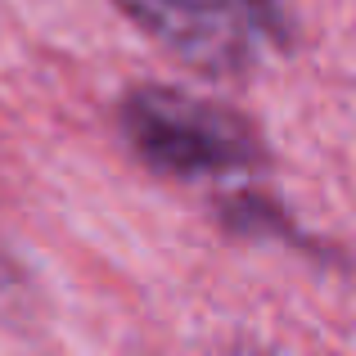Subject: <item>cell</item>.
<instances>
[{
  "label": "cell",
  "mask_w": 356,
  "mask_h": 356,
  "mask_svg": "<svg viewBox=\"0 0 356 356\" xmlns=\"http://www.w3.org/2000/svg\"><path fill=\"white\" fill-rule=\"evenodd\" d=\"M122 136L140 163L167 176L243 172L261 158L257 131L235 108L176 86H136L122 99Z\"/></svg>",
  "instance_id": "6da1fadb"
},
{
  "label": "cell",
  "mask_w": 356,
  "mask_h": 356,
  "mask_svg": "<svg viewBox=\"0 0 356 356\" xmlns=\"http://www.w3.org/2000/svg\"><path fill=\"white\" fill-rule=\"evenodd\" d=\"M154 45L185 68L230 77L248 63V18L239 0H113Z\"/></svg>",
  "instance_id": "7a4b0ae2"
}]
</instances>
